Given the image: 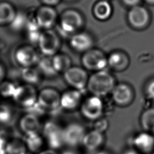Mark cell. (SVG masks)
Masks as SVG:
<instances>
[{
  "instance_id": "cell-1",
  "label": "cell",
  "mask_w": 154,
  "mask_h": 154,
  "mask_svg": "<svg viewBox=\"0 0 154 154\" xmlns=\"http://www.w3.org/2000/svg\"><path fill=\"white\" fill-rule=\"evenodd\" d=\"M115 85L114 76L103 70L95 72L88 78L87 88L93 96L101 97L111 93Z\"/></svg>"
},
{
  "instance_id": "cell-2",
  "label": "cell",
  "mask_w": 154,
  "mask_h": 154,
  "mask_svg": "<svg viewBox=\"0 0 154 154\" xmlns=\"http://www.w3.org/2000/svg\"><path fill=\"white\" fill-rule=\"evenodd\" d=\"M84 20L79 11L75 9H68L64 11L58 19V32L66 37L79 32L84 26Z\"/></svg>"
},
{
  "instance_id": "cell-3",
  "label": "cell",
  "mask_w": 154,
  "mask_h": 154,
  "mask_svg": "<svg viewBox=\"0 0 154 154\" xmlns=\"http://www.w3.org/2000/svg\"><path fill=\"white\" fill-rule=\"evenodd\" d=\"M37 45L43 56L53 57L58 53L61 46L59 34L52 29L42 30Z\"/></svg>"
},
{
  "instance_id": "cell-4",
  "label": "cell",
  "mask_w": 154,
  "mask_h": 154,
  "mask_svg": "<svg viewBox=\"0 0 154 154\" xmlns=\"http://www.w3.org/2000/svg\"><path fill=\"white\" fill-rule=\"evenodd\" d=\"M37 97L38 92L34 85L24 84L17 85L12 99L20 107L29 109L37 104Z\"/></svg>"
},
{
  "instance_id": "cell-5",
  "label": "cell",
  "mask_w": 154,
  "mask_h": 154,
  "mask_svg": "<svg viewBox=\"0 0 154 154\" xmlns=\"http://www.w3.org/2000/svg\"><path fill=\"white\" fill-rule=\"evenodd\" d=\"M42 136L49 149L57 150L64 145L63 128L52 121H48L44 124Z\"/></svg>"
},
{
  "instance_id": "cell-6",
  "label": "cell",
  "mask_w": 154,
  "mask_h": 154,
  "mask_svg": "<svg viewBox=\"0 0 154 154\" xmlns=\"http://www.w3.org/2000/svg\"><path fill=\"white\" fill-rule=\"evenodd\" d=\"M81 62L84 69L95 72L105 70L108 67V58L101 50L91 49L84 53Z\"/></svg>"
},
{
  "instance_id": "cell-7",
  "label": "cell",
  "mask_w": 154,
  "mask_h": 154,
  "mask_svg": "<svg viewBox=\"0 0 154 154\" xmlns=\"http://www.w3.org/2000/svg\"><path fill=\"white\" fill-rule=\"evenodd\" d=\"M61 94L55 88L46 87L38 93L37 105L43 111H55L60 107Z\"/></svg>"
},
{
  "instance_id": "cell-8",
  "label": "cell",
  "mask_w": 154,
  "mask_h": 154,
  "mask_svg": "<svg viewBox=\"0 0 154 154\" xmlns=\"http://www.w3.org/2000/svg\"><path fill=\"white\" fill-rule=\"evenodd\" d=\"M81 114L87 119L96 120L103 114V105L101 97L92 96L82 102L80 105Z\"/></svg>"
},
{
  "instance_id": "cell-9",
  "label": "cell",
  "mask_w": 154,
  "mask_h": 154,
  "mask_svg": "<svg viewBox=\"0 0 154 154\" xmlns=\"http://www.w3.org/2000/svg\"><path fill=\"white\" fill-rule=\"evenodd\" d=\"M65 81L73 89L82 90L87 87L88 76L85 69L77 66H72L64 73Z\"/></svg>"
},
{
  "instance_id": "cell-10",
  "label": "cell",
  "mask_w": 154,
  "mask_h": 154,
  "mask_svg": "<svg viewBox=\"0 0 154 154\" xmlns=\"http://www.w3.org/2000/svg\"><path fill=\"white\" fill-rule=\"evenodd\" d=\"M127 19L132 28L136 29H143L149 25L150 15L146 7L138 5L131 8L128 13Z\"/></svg>"
},
{
  "instance_id": "cell-11",
  "label": "cell",
  "mask_w": 154,
  "mask_h": 154,
  "mask_svg": "<svg viewBox=\"0 0 154 154\" xmlns=\"http://www.w3.org/2000/svg\"><path fill=\"white\" fill-rule=\"evenodd\" d=\"M34 17L43 30L52 29L58 20V14L55 9L52 6L46 5L38 7Z\"/></svg>"
},
{
  "instance_id": "cell-12",
  "label": "cell",
  "mask_w": 154,
  "mask_h": 154,
  "mask_svg": "<svg viewBox=\"0 0 154 154\" xmlns=\"http://www.w3.org/2000/svg\"><path fill=\"white\" fill-rule=\"evenodd\" d=\"M86 132L84 128L77 123H72L63 128L64 144L72 148L82 144Z\"/></svg>"
},
{
  "instance_id": "cell-13",
  "label": "cell",
  "mask_w": 154,
  "mask_h": 154,
  "mask_svg": "<svg viewBox=\"0 0 154 154\" xmlns=\"http://www.w3.org/2000/svg\"><path fill=\"white\" fill-rule=\"evenodd\" d=\"M40 55L31 45H24L18 48L14 53L16 61L22 67H34L37 65Z\"/></svg>"
},
{
  "instance_id": "cell-14",
  "label": "cell",
  "mask_w": 154,
  "mask_h": 154,
  "mask_svg": "<svg viewBox=\"0 0 154 154\" xmlns=\"http://www.w3.org/2000/svg\"><path fill=\"white\" fill-rule=\"evenodd\" d=\"M111 93L114 103L122 106L130 105L134 99L132 88L126 83L116 84Z\"/></svg>"
},
{
  "instance_id": "cell-15",
  "label": "cell",
  "mask_w": 154,
  "mask_h": 154,
  "mask_svg": "<svg viewBox=\"0 0 154 154\" xmlns=\"http://www.w3.org/2000/svg\"><path fill=\"white\" fill-rule=\"evenodd\" d=\"M69 44L73 50L84 53L92 49L93 39L88 33L79 31L70 37Z\"/></svg>"
},
{
  "instance_id": "cell-16",
  "label": "cell",
  "mask_w": 154,
  "mask_h": 154,
  "mask_svg": "<svg viewBox=\"0 0 154 154\" xmlns=\"http://www.w3.org/2000/svg\"><path fill=\"white\" fill-rule=\"evenodd\" d=\"M133 144L141 154H150L154 150V135L146 131L141 132L135 136Z\"/></svg>"
},
{
  "instance_id": "cell-17",
  "label": "cell",
  "mask_w": 154,
  "mask_h": 154,
  "mask_svg": "<svg viewBox=\"0 0 154 154\" xmlns=\"http://www.w3.org/2000/svg\"><path fill=\"white\" fill-rule=\"evenodd\" d=\"M19 128L25 136L39 133L41 125L37 115L32 112L23 115L20 119Z\"/></svg>"
},
{
  "instance_id": "cell-18",
  "label": "cell",
  "mask_w": 154,
  "mask_h": 154,
  "mask_svg": "<svg viewBox=\"0 0 154 154\" xmlns=\"http://www.w3.org/2000/svg\"><path fill=\"white\" fill-rule=\"evenodd\" d=\"M82 94L81 91L72 89L61 94L60 107L66 110H73L81 104Z\"/></svg>"
},
{
  "instance_id": "cell-19",
  "label": "cell",
  "mask_w": 154,
  "mask_h": 154,
  "mask_svg": "<svg viewBox=\"0 0 154 154\" xmlns=\"http://www.w3.org/2000/svg\"><path fill=\"white\" fill-rule=\"evenodd\" d=\"M108 67L117 72L126 70L129 65V58L124 52L116 51L111 52L108 57Z\"/></svg>"
},
{
  "instance_id": "cell-20",
  "label": "cell",
  "mask_w": 154,
  "mask_h": 154,
  "mask_svg": "<svg viewBox=\"0 0 154 154\" xmlns=\"http://www.w3.org/2000/svg\"><path fill=\"white\" fill-rule=\"evenodd\" d=\"M103 140L102 132L94 129L86 132L82 144L87 150L92 152L96 151L102 145Z\"/></svg>"
},
{
  "instance_id": "cell-21",
  "label": "cell",
  "mask_w": 154,
  "mask_h": 154,
  "mask_svg": "<svg viewBox=\"0 0 154 154\" xmlns=\"http://www.w3.org/2000/svg\"><path fill=\"white\" fill-rule=\"evenodd\" d=\"M93 13L97 20L105 21L111 17L112 8L108 0H100L94 4Z\"/></svg>"
},
{
  "instance_id": "cell-22",
  "label": "cell",
  "mask_w": 154,
  "mask_h": 154,
  "mask_svg": "<svg viewBox=\"0 0 154 154\" xmlns=\"http://www.w3.org/2000/svg\"><path fill=\"white\" fill-rule=\"evenodd\" d=\"M25 143L27 150L32 153H39L43 149L45 140L39 133L25 136Z\"/></svg>"
},
{
  "instance_id": "cell-23",
  "label": "cell",
  "mask_w": 154,
  "mask_h": 154,
  "mask_svg": "<svg viewBox=\"0 0 154 154\" xmlns=\"http://www.w3.org/2000/svg\"><path fill=\"white\" fill-rule=\"evenodd\" d=\"M17 11L13 5L8 2H0V25L10 24Z\"/></svg>"
},
{
  "instance_id": "cell-24",
  "label": "cell",
  "mask_w": 154,
  "mask_h": 154,
  "mask_svg": "<svg viewBox=\"0 0 154 154\" xmlns=\"http://www.w3.org/2000/svg\"><path fill=\"white\" fill-rule=\"evenodd\" d=\"M52 63L54 69L57 73H64L72 67L70 58L64 54L58 53L54 55L52 57Z\"/></svg>"
},
{
  "instance_id": "cell-25",
  "label": "cell",
  "mask_w": 154,
  "mask_h": 154,
  "mask_svg": "<svg viewBox=\"0 0 154 154\" xmlns=\"http://www.w3.org/2000/svg\"><path fill=\"white\" fill-rule=\"evenodd\" d=\"M37 69L40 73L48 77H52L58 73L54 69L52 63V57L42 56L37 64Z\"/></svg>"
},
{
  "instance_id": "cell-26",
  "label": "cell",
  "mask_w": 154,
  "mask_h": 154,
  "mask_svg": "<svg viewBox=\"0 0 154 154\" xmlns=\"http://www.w3.org/2000/svg\"><path fill=\"white\" fill-rule=\"evenodd\" d=\"M20 76L25 84L34 85L38 83L41 78V73L34 67H22L20 72Z\"/></svg>"
},
{
  "instance_id": "cell-27",
  "label": "cell",
  "mask_w": 154,
  "mask_h": 154,
  "mask_svg": "<svg viewBox=\"0 0 154 154\" xmlns=\"http://www.w3.org/2000/svg\"><path fill=\"white\" fill-rule=\"evenodd\" d=\"M15 119V111L8 103H0V124L4 126L11 125Z\"/></svg>"
},
{
  "instance_id": "cell-28",
  "label": "cell",
  "mask_w": 154,
  "mask_h": 154,
  "mask_svg": "<svg viewBox=\"0 0 154 154\" xmlns=\"http://www.w3.org/2000/svg\"><path fill=\"white\" fill-rule=\"evenodd\" d=\"M140 124L144 131L154 134V108L144 111L140 117Z\"/></svg>"
},
{
  "instance_id": "cell-29",
  "label": "cell",
  "mask_w": 154,
  "mask_h": 154,
  "mask_svg": "<svg viewBox=\"0 0 154 154\" xmlns=\"http://www.w3.org/2000/svg\"><path fill=\"white\" fill-rule=\"evenodd\" d=\"M7 154H27L25 141L17 138L10 140L5 145Z\"/></svg>"
},
{
  "instance_id": "cell-30",
  "label": "cell",
  "mask_w": 154,
  "mask_h": 154,
  "mask_svg": "<svg viewBox=\"0 0 154 154\" xmlns=\"http://www.w3.org/2000/svg\"><path fill=\"white\" fill-rule=\"evenodd\" d=\"M28 17L22 12H17L14 19L9 24L10 28L15 31L25 29Z\"/></svg>"
},
{
  "instance_id": "cell-31",
  "label": "cell",
  "mask_w": 154,
  "mask_h": 154,
  "mask_svg": "<svg viewBox=\"0 0 154 154\" xmlns=\"http://www.w3.org/2000/svg\"><path fill=\"white\" fill-rule=\"evenodd\" d=\"M17 85L10 81L3 80L0 83V97L13 98Z\"/></svg>"
},
{
  "instance_id": "cell-32",
  "label": "cell",
  "mask_w": 154,
  "mask_h": 154,
  "mask_svg": "<svg viewBox=\"0 0 154 154\" xmlns=\"http://www.w3.org/2000/svg\"><path fill=\"white\" fill-rule=\"evenodd\" d=\"M146 94L147 97L154 100V79L150 81L146 87Z\"/></svg>"
},
{
  "instance_id": "cell-33",
  "label": "cell",
  "mask_w": 154,
  "mask_h": 154,
  "mask_svg": "<svg viewBox=\"0 0 154 154\" xmlns=\"http://www.w3.org/2000/svg\"><path fill=\"white\" fill-rule=\"evenodd\" d=\"M122 1L126 5L132 7L139 5L140 0H122Z\"/></svg>"
},
{
  "instance_id": "cell-34",
  "label": "cell",
  "mask_w": 154,
  "mask_h": 154,
  "mask_svg": "<svg viewBox=\"0 0 154 154\" xmlns=\"http://www.w3.org/2000/svg\"><path fill=\"white\" fill-rule=\"evenodd\" d=\"M40 1L43 4V5L54 7V5H56L57 4H58L61 0H40Z\"/></svg>"
},
{
  "instance_id": "cell-35",
  "label": "cell",
  "mask_w": 154,
  "mask_h": 154,
  "mask_svg": "<svg viewBox=\"0 0 154 154\" xmlns=\"http://www.w3.org/2000/svg\"><path fill=\"white\" fill-rule=\"evenodd\" d=\"M37 154H59L55 150L52 149H47L45 150H42Z\"/></svg>"
},
{
  "instance_id": "cell-36",
  "label": "cell",
  "mask_w": 154,
  "mask_h": 154,
  "mask_svg": "<svg viewBox=\"0 0 154 154\" xmlns=\"http://www.w3.org/2000/svg\"><path fill=\"white\" fill-rule=\"evenodd\" d=\"M5 69L2 65V64L0 63V83L4 80V78L5 77Z\"/></svg>"
},
{
  "instance_id": "cell-37",
  "label": "cell",
  "mask_w": 154,
  "mask_h": 154,
  "mask_svg": "<svg viewBox=\"0 0 154 154\" xmlns=\"http://www.w3.org/2000/svg\"><path fill=\"white\" fill-rule=\"evenodd\" d=\"M60 154H77L76 152L72 149H67L64 150Z\"/></svg>"
},
{
  "instance_id": "cell-38",
  "label": "cell",
  "mask_w": 154,
  "mask_h": 154,
  "mask_svg": "<svg viewBox=\"0 0 154 154\" xmlns=\"http://www.w3.org/2000/svg\"><path fill=\"white\" fill-rule=\"evenodd\" d=\"M0 154H7L5 146L2 143H0Z\"/></svg>"
},
{
  "instance_id": "cell-39",
  "label": "cell",
  "mask_w": 154,
  "mask_h": 154,
  "mask_svg": "<svg viewBox=\"0 0 154 154\" xmlns=\"http://www.w3.org/2000/svg\"><path fill=\"white\" fill-rule=\"evenodd\" d=\"M88 154H109L106 152H98V151H95V152H90Z\"/></svg>"
},
{
  "instance_id": "cell-40",
  "label": "cell",
  "mask_w": 154,
  "mask_h": 154,
  "mask_svg": "<svg viewBox=\"0 0 154 154\" xmlns=\"http://www.w3.org/2000/svg\"><path fill=\"white\" fill-rule=\"evenodd\" d=\"M144 1L150 5H154V0H144Z\"/></svg>"
},
{
  "instance_id": "cell-41",
  "label": "cell",
  "mask_w": 154,
  "mask_h": 154,
  "mask_svg": "<svg viewBox=\"0 0 154 154\" xmlns=\"http://www.w3.org/2000/svg\"><path fill=\"white\" fill-rule=\"evenodd\" d=\"M67 1H76V0H66Z\"/></svg>"
},
{
  "instance_id": "cell-42",
  "label": "cell",
  "mask_w": 154,
  "mask_h": 154,
  "mask_svg": "<svg viewBox=\"0 0 154 154\" xmlns=\"http://www.w3.org/2000/svg\"><path fill=\"white\" fill-rule=\"evenodd\" d=\"M0 103H1V97H0Z\"/></svg>"
},
{
  "instance_id": "cell-43",
  "label": "cell",
  "mask_w": 154,
  "mask_h": 154,
  "mask_svg": "<svg viewBox=\"0 0 154 154\" xmlns=\"http://www.w3.org/2000/svg\"><path fill=\"white\" fill-rule=\"evenodd\" d=\"M27 154H29V153H27Z\"/></svg>"
},
{
  "instance_id": "cell-44",
  "label": "cell",
  "mask_w": 154,
  "mask_h": 154,
  "mask_svg": "<svg viewBox=\"0 0 154 154\" xmlns=\"http://www.w3.org/2000/svg\"><path fill=\"white\" fill-rule=\"evenodd\" d=\"M153 135H154V134H153Z\"/></svg>"
}]
</instances>
